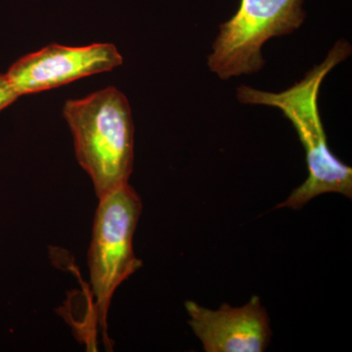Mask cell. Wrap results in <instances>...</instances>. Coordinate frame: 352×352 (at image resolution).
Here are the masks:
<instances>
[{
    "label": "cell",
    "instance_id": "1",
    "mask_svg": "<svg viewBox=\"0 0 352 352\" xmlns=\"http://www.w3.org/2000/svg\"><path fill=\"white\" fill-rule=\"evenodd\" d=\"M349 41L333 44L322 63L310 69L300 82L284 91L268 92L240 85L237 99L245 105H263L279 109L293 124L305 148L308 168L307 180L294 190L277 208L298 210L315 197L326 193L342 194L352 198V168L333 156L318 109L322 82L333 68L351 56Z\"/></svg>",
    "mask_w": 352,
    "mask_h": 352
},
{
    "label": "cell",
    "instance_id": "2",
    "mask_svg": "<svg viewBox=\"0 0 352 352\" xmlns=\"http://www.w3.org/2000/svg\"><path fill=\"white\" fill-rule=\"evenodd\" d=\"M65 120L73 134L76 160L99 198L129 183L134 161L131 105L113 87L65 103Z\"/></svg>",
    "mask_w": 352,
    "mask_h": 352
},
{
    "label": "cell",
    "instance_id": "3",
    "mask_svg": "<svg viewBox=\"0 0 352 352\" xmlns=\"http://www.w3.org/2000/svg\"><path fill=\"white\" fill-rule=\"evenodd\" d=\"M142 208L140 196L129 183L99 198L87 264L104 332L116 289L143 265L133 251V236Z\"/></svg>",
    "mask_w": 352,
    "mask_h": 352
},
{
    "label": "cell",
    "instance_id": "4",
    "mask_svg": "<svg viewBox=\"0 0 352 352\" xmlns=\"http://www.w3.org/2000/svg\"><path fill=\"white\" fill-rule=\"evenodd\" d=\"M303 0H241L237 12L219 25L208 67L220 80L258 73L265 65L263 47L288 36L307 18Z\"/></svg>",
    "mask_w": 352,
    "mask_h": 352
},
{
    "label": "cell",
    "instance_id": "5",
    "mask_svg": "<svg viewBox=\"0 0 352 352\" xmlns=\"http://www.w3.org/2000/svg\"><path fill=\"white\" fill-rule=\"evenodd\" d=\"M124 59L112 43L66 46L53 43L20 58L6 73L20 96L45 91L80 78L122 66Z\"/></svg>",
    "mask_w": 352,
    "mask_h": 352
},
{
    "label": "cell",
    "instance_id": "6",
    "mask_svg": "<svg viewBox=\"0 0 352 352\" xmlns=\"http://www.w3.org/2000/svg\"><path fill=\"white\" fill-rule=\"evenodd\" d=\"M189 325L207 352H263L270 344V319L258 296L240 307L210 309L185 302Z\"/></svg>",
    "mask_w": 352,
    "mask_h": 352
},
{
    "label": "cell",
    "instance_id": "7",
    "mask_svg": "<svg viewBox=\"0 0 352 352\" xmlns=\"http://www.w3.org/2000/svg\"><path fill=\"white\" fill-rule=\"evenodd\" d=\"M19 97L20 95L15 91L12 85L9 82L6 74H0V111L10 106Z\"/></svg>",
    "mask_w": 352,
    "mask_h": 352
}]
</instances>
